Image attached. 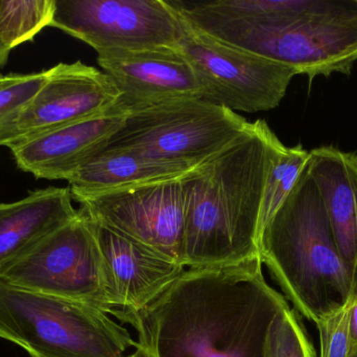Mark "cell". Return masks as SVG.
I'll use <instances>...</instances> for the list:
<instances>
[{
	"label": "cell",
	"mask_w": 357,
	"mask_h": 357,
	"mask_svg": "<svg viewBox=\"0 0 357 357\" xmlns=\"http://www.w3.org/2000/svg\"><path fill=\"white\" fill-rule=\"evenodd\" d=\"M356 156H357V153H356Z\"/></svg>",
	"instance_id": "cell-27"
},
{
	"label": "cell",
	"mask_w": 357,
	"mask_h": 357,
	"mask_svg": "<svg viewBox=\"0 0 357 357\" xmlns=\"http://www.w3.org/2000/svg\"><path fill=\"white\" fill-rule=\"evenodd\" d=\"M197 167L152 159L131 150H102L79 168L67 182L71 194H88L176 180Z\"/></svg>",
	"instance_id": "cell-17"
},
{
	"label": "cell",
	"mask_w": 357,
	"mask_h": 357,
	"mask_svg": "<svg viewBox=\"0 0 357 357\" xmlns=\"http://www.w3.org/2000/svg\"><path fill=\"white\" fill-rule=\"evenodd\" d=\"M308 159L310 151L304 149L302 144L295 147L282 145L278 151L264 189L260 215V235L293 190L298 178L307 165Z\"/></svg>",
	"instance_id": "cell-19"
},
{
	"label": "cell",
	"mask_w": 357,
	"mask_h": 357,
	"mask_svg": "<svg viewBox=\"0 0 357 357\" xmlns=\"http://www.w3.org/2000/svg\"><path fill=\"white\" fill-rule=\"evenodd\" d=\"M183 20L177 48L207 88V102L234 112H259L279 106L298 75L295 69L220 41L184 17Z\"/></svg>",
	"instance_id": "cell-8"
},
{
	"label": "cell",
	"mask_w": 357,
	"mask_h": 357,
	"mask_svg": "<svg viewBox=\"0 0 357 357\" xmlns=\"http://www.w3.org/2000/svg\"><path fill=\"white\" fill-rule=\"evenodd\" d=\"M264 357H317L295 310L283 308L273 321L264 342Z\"/></svg>",
	"instance_id": "cell-20"
},
{
	"label": "cell",
	"mask_w": 357,
	"mask_h": 357,
	"mask_svg": "<svg viewBox=\"0 0 357 357\" xmlns=\"http://www.w3.org/2000/svg\"><path fill=\"white\" fill-rule=\"evenodd\" d=\"M98 63L129 110L183 99L208 100L207 88L178 48L108 50L98 52Z\"/></svg>",
	"instance_id": "cell-12"
},
{
	"label": "cell",
	"mask_w": 357,
	"mask_h": 357,
	"mask_svg": "<svg viewBox=\"0 0 357 357\" xmlns=\"http://www.w3.org/2000/svg\"><path fill=\"white\" fill-rule=\"evenodd\" d=\"M128 115L129 108L121 99L105 112L36 136L10 151L19 169L36 178L68 180L106 148Z\"/></svg>",
	"instance_id": "cell-13"
},
{
	"label": "cell",
	"mask_w": 357,
	"mask_h": 357,
	"mask_svg": "<svg viewBox=\"0 0 357 357\" xmlns=\"http://www.w3.org/2000/svg\"><path fill=\"white\" fill-rule=\"evenodd\" d=\"M1 77H2V75H1V73H0V78H1Z\"/></svg>",
	"instance_id": "cell-26"
},
{
	"label": "cell",
	"mask_w": 357,
	"mask_h": 357,
	"mask_svg": "<svg viewBox=\"0 0 357 357\" xmlns=\"http://www.w3.org/2000/svg\"><path fill=\"white\" fill-rule=\"evenodd\" d=\"M204 33L287 65L305 75L312 85L317 77L352 75L357 62V0H322L316 10L291 22Z\"/></svg>",
	"instance_id": "cell-5"
},
{
	"label": "cell",
	"mask_w": 357,
	"mask_h": 357,
	"mask_svg": "<svg viewBox=\"0 0 357 357\" xmlns=\"http://www.w3.org/2000/svg\"><path fill=\"white\" fill-rule=\"evenodd\" d=\"M50 69L0 78V125L22 109L45 83Z\"/></svg>",
	"instance_id": "cell-21"
},
{
	"label": "cell",
	"mask_w": 357,
	"mask_h": 357,
	"mask_svg": "<svg viewBox=\"0 0 357 357\" xmlns=\"http://www.w3.org/2000/svg\"><path fill=\"white\" fill-rule=\"evenodd\" d=\"M287 305L257 257L188 268L148 307L119 320L137 330L151 357H264L268 328Z\"/></svg>",
	"instance_id": "cell-1"
},
{
	"label": "cell",
	"mask_w": 357,
	"mask_h": 357,
	"mask_svg": "<svg viewBox=\"0 0 357 357\" xmlns=\"http://www.w3.org/2000/svg\"><path fill=\"white\" fill-rule=\"evenodd\" d=\"M183 178L184 176L102 192L71 195L94 221L185 266Z\"/></svg>",
	"instance_id": "cell-10"
},
{
	"label": "cell",
	"mask_w": 357,
	"mask_h": 357,
	"mask_svg": "<svg viewBox=\"0 0 357 357\" xmlns=\"http://www.w3.org/2000/svg\"><path fill=\"white\" fill-rule=\"evenodd\" d=\"M50 27L98 54L177 48L184 20L167 0H56Z\"/></svg>",
	"instance_id": "cell-9"
},
{
	"label": "cell",
	"mask_w": 357,
	"mask_h": 357,
	"mask_svg": "<svg viewBox=\"0 0 357 357\" xmlns=\"http://www.w3.org/2000/svg\"><path fill=\"white\" fill-rule=\"evenodd\" d=\"M357 297V156L337 147L310 151L307 165Z\"/></svg>",
	"instance_id": "cell-15"
},
{
	"label": "cell",
	"mask_w": 357,
	"mask_h": 357,
	"mask_svg": "<svg viewBox=\"0 0 357 357\" xmlns=\"http://www.w3.org/2000/svg\"><path fill=\"white\" fill-rule=\"evenodd\" d=\"M115 82L96 67L60 63L38 94L0 125V147H15L68 124L100 115L121 101Z\"/></svg>",
	"instance_id": "cell-11"
},
{
	"label": "cell",
	"mask_w": 357,
	"mask_h": 357,
	"mask_svg": "<svg viewBox=\"0 0 357 357\" xmlns=\"http://www.w3.org/2000/svg\"><path fill=\"white\" fill-rule=\"evenodd\" d=\"M135 351L126 357H151L150 354L146 351V348L142 347L140 344L136 343Z\"/></svg>",
	"instance_id": "cell-24"
},
{
	"label": "cell",
	"mask_w": 357,
	"mask_h": 357,
	"mask_svg": "<svg viewBox=\"0 0 357 357\" xmlns=\"http://www.w3.org/2000/svg\"><path fill=\"white\" fill-rule=\"evenodd\" d=\"M56 0H0V68L17 46L52 25Z\"/></svg>",
	"instance_id": "cell-18"
},
{
	"label": "cell",
	"mask_w": 357,
	"mask_h": 357,
	"mask_svg": "<svg viewBox=\"0 0 357 357\" xmlns=\"http://www.w3.org/2000/svg\"><path fill=\"white\" fill-rule=\"evenodd\" d=\"M349 357H357V344H354V347H352Z\"/></svg>",
	"instance_id": "cell-25"
},
{
	"label": "cell",
	"mask_w": 357,
	"mask_h": 357,
	"mask_svg": "<svg viewBox=\"0 0 357 357\" xmlns=\"http://www.w3.org/2000/svg\"><path fill=\"white\" fill-rule=\"evenodd\" d=\"M0 281L25 291L96 306L119 316V296L91 219L79 207L70 221L0 268Z\"/></svg>",
	"instance_id": "cell-6"
},
{
	"label": "cell",
	"mask_w": 357,
	"mask_h": 357,
	"mask_svg": "<svg viewBox=\"0 0 357 357\" xmlns=\"http://www.w3.org/2000/svg\"><path fill=\"white\" fill-rule=\"evenodd\" d=\"M91 222L116 287L121 308L117 318L148 307L186 270L167 256L100 222Z\"/></svg>",
	"instance_id": "cell-14"
},
{
	"label": "cell",
	"mask_w": 357,
	"mask_h": 357,
	"mask_svg": "<svg viewBox=\"0 0 357 357\" xmlns=\"http://www.w3.org/2000/svg\"><path fill=\"white\" fill-rule=\"evenodd\" d=\"M0 337L31 357H126L131 333L104 310L0 281Z\"/></svg>",
	"instance_id": "cell-4"
},
{
	"label": "cell",
	"mask_w": 357,
	"mask_h": 357,
	"mask_svg": "<svg viewBox=\"0 0 357 357\" xmlns=\"http://www.w3.org/2000/svg\"><path fill=\"white\" fill-rule=\"evenodd\" d=\"M283 143L264 119L184 176V265H236L259 257L266 180Z\"/></svg>",
	"instance_id": "cell-2"
},
{
	"label": "cell",
	"mask_w": 357,
	"mask_h": 357,
	"mask_svg": "<svg viewBox=\"0 0 357 357\" xmlns=\"http://www.w3.org/2000/svg\"><path fill=\"white\" fill-rule=\"evenodd\" d=\"M73 201L69 187H50L0 203V268L73 220L79 213Z\"/></svg>",
	"instance_id": "cell-16"
},
{
	"label": "cell",
	"mask_w": 357,
	"mask_h": 357,
	"mask_svg": "<svg viewBox=\"0 0 357 357\" xmlns=\"http://www.w3.org/2000/svg\"><path fill=\"white\" fill-rule=\"evenodd\" d=\"M350 333L352 343L357 344V297L354 300L351 312H350Z\"/></svg>",
	"instance_id": "cell-23"
},
{
	"label": "cell",
	"mask_w": 357,
	"mask_h": 357,
	"mask_svg": "<svg viewBox=\"0 0 357 357\" xmlns=\"http://www.w3.org/2000/svg\"><path fill=\"white\" fill-rule=\"evenodd\" d=\"M234 111L197 99L130 109L104 150H131L197 167L249 128Z\"/></svg>",
	"instance_id": "cell-7"
},
{
	"label": "cell",
	"mask_w": 357,
	"mask_h": 357,
	"mask_svg": "<svg viewBox=\"0 0 357 357\" xmlns=\"http://www.w3.org/2000/svg\"><path fill=\"white\" fill-rule=\"evenodd\" d=\"M354 300L316 323L320 333V357H349L354 347L350 333V312Z\"/></svg>",
	"instance_id": "cell-22"
},
{
	"label": "cell",
	"mask_w": 357,
	"mask_h": 357,
	"mask_svg": "<svg viewBox=\"0 0 357 357\" xmlns=\"http://www.w3.org/2000/svg\"><path fill=\"white\" fill-rule=\"evenodd\" d=\"M259 257L285 298L314 324L354 299L349 270L306 167L262 230Z\"/></svg>",
	"instance_id": "cell-3"
}]
</instances>
